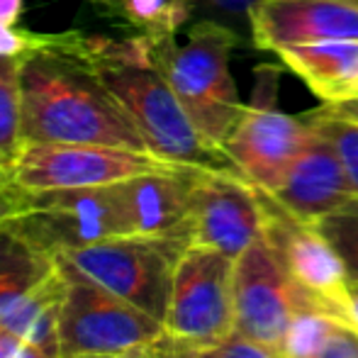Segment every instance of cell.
Segmentation results:
<instances>
[{
	"mask_svg": "<svg viewBox=\"0 0 358 358\" xmlns=\"http://www.w3.org/2000/svg\"><path fill=\"white\" fill-rule=\"evenodd\" d=\"M20 88L22 142L100 144L149 154L137 124L85 59L78 32L44 34L22 57Z\"/></svg>",
	"mask_w": 358,
	"mask_h": 358,
	"instance_id": "cell-1",
	"label": "cell"
},
{
	"mask_svg": "<svg viewBox=\"0 0 358 358\" xmlns=\"http://www.w3.org/2000/svg\"><path fill=\"white\" fill-rule=\"evenodd\" d=\"M78 44L105 88L137 124L149 154L166 164L239 173L224 151L210 146L190 122L144 34L113 39L78 32Z\"/></svg>",
	"mask_w": 358,
	"mask_h": 358,
	"instance_id": "cell-2",
	"label": "cell"
},
{
	"mask_svg": "<svg viewBox=\"0 0 358 358\" xmlns=\"http://www.w3.org/2000/svg\"><path fill=\"white\" fill-rule=\"evenodd\" d=\"M236 42L239 34L234 27L210 17L195 22L183 44L176 37L151 42L156 62L185 115L205 142L220 151L244 110L229 71Z\"/></svg>",
	"mask_w": 358,
	"mask_h": 358,
	"instance_id": "cell-3",
	"label": "cell"
},
{
	"mask_svg": "<svg viewBox=\"0 0 358 358\" xmlns=\"http://www.w3.org/2000/svg\"><path fill=\"white\" fill-rule=\"evenodd\" d=\"M66 283L59 322L62 358H88L139 351L166 336L164 322L122 300L108 287L57 259Z\"/></svg>",
	"mask_w": 358,
	"mask_h": 358,
	"instance_id": "cell-4",
	"label": "cell"
},
{
	"mask_svg": "<svg viewBox=\"0 0 358 358\" xmlns=\"http://www.w3.org/2000/svg\"><path fill=\"white\" fill-rule=\"evenodd\" d=\"M188 246L183 236L122 234L64 251L57 259L73 264L95 283L164 322L176 266Z\"/></svg>",
	"mask_w": 358,
	"mask_h": 358,
	"instance_id": "cell-5",
	"label": "cell"
},
{
	"mask_svg": "<svg viewBox=\"0 0 358 358\" xmlns=\"http://www.w3.org/2000/svg\"><path fill=\"white\" fill-rule=\"evenodd\" d=\"M10 222L24 239L54 259L78 246L129 234L120 183L24 193L22 208Z\"/></svg>",
	"mask_w": 358,
	"mask_h": 358,
	"instance_id": "cell-6",
	"label": "cell"
},
{
	"mask_svg": "<svg viewBox=\"0 0 358 358\" xmlns=\"http://www.w3.org/2000/svg\"><path fill=\"white\" fill-rule=\"evenodd\" d=\"M166 336L205 349L236 329L234 259L205 246H188L180 256L164 317Z\"/></svg>",
	"mask_w": 358,
	"mask_h": 358,
	"instance_id": "cell-7",
	"label": "cell"
},
{
	"mask_svg": "<svg viewBox=\"0 0 358 358\" xmlns=\"http://www.w3.org/2000/svg\"><path fill=\"white\" fill-rule=\"evenodd\" d=\"M166 166L146 151L100 144L22 142L10 164V178L22 193L98 188Z\"/></svg>",
	"mask_w": 358,
	"mask_h": 358,
	"instance_id": "cell-8",
	"label": "cell"
},
{
	"mask_svg": "<svg viewBox=\"0 0 358 358\" xmlns=\"http://www.w3.org/2000/svg\"><path fill=\"white\" fill-rule=\"evenodd\" d=\"M315 305L287 275L266 236L234 261L236 331L280 351L295 315Z\"/></svg>",
	"mask_w": 358,
	"mask_h": 358,
	"instance_id": "cell-9",
	"label": "cell"
},
{
	"mask_svg": "<svg viewBox=\"0 0 358 358\" xmlns=\"http://www.w3.org/2000/svg\"><path fill=\"white\" fill-rule=\"evenodd\" d=\"M264 227L266 213L256 185L234 171H198L188 210L190 246L222 251L236 261L264 236Z\"/></svg>",
	"mask_w": 358,
	"mask_h": 358,
	"instance_id": "cell-10",
	"label": "cell"
},
{
	"mask_svg": "<svg viewBox=\"0 0 358 358\" xmlns=\"http://www.w3.org/2000/svg\"><path fill=\"white\" fill-rule=\"evenodd\" d=\"M312 134L305 115H287L275 108L271 95L256 90L254 103L244 105L222 151L251 185L275 193Z\"/></svg>",
	"mask_w": 358,
	"mask_h": 358,
	"instance_id": "cell-11",
	"label": "cell"
},
{
	"mask_svg": "<svg viewBox=\"0 0 358 358\" xmlns=\"http://www.w3.org/2000/svg\"><path fill=\"white\" fill-rule=\"evenodd\" d=\"M259 195L266 213L264 236L273 246L275 256L280 259L292 283L317 307L346 320L344 302L349 273H346V266L339 259V254L331 249V244L317 229V224H310V222L287 213L266 190L259 188Z\"/></svg>",
	"mask_w": 358,
	"mask_h": 358,
	"instance_id": "cell-12",
	"label": "cell"
},
{
	"mask_svg": "<svg viewBox=\"0 0 358 358\" xmlns=\"http://www.w3.org/2000/svg\"><path fill=\"white\" fill-rule=\"evenodd\" d=\"M249 34L256 49L358 39V0H259L251 10Z\"/></svg>",
	"mask_w": 358,
	"mask_h": 358,
	"instance_id": "cell-13",
	"label": "cell"
},
{
	"mask_svg": "<svg viewBox=\"0 0 358 358\" xmlns=\"http://www.w3.org/2000/svg\"><path fill=\"white\" fill-rule=\"evenodd\" d=\"M198 171V166L166 164L127 180H120L129 234L188 239L190 193H193Z\"/></svg>",
	"mask_w": 358,
	"mask_h": 358,
	"instance_id": "cell-14",
	"label": "cell"
},
{
	"mask_svg": "<svg viewBox=\"0 0 358 358\" xmlns=\"http://www.w3.org/2000/svg\"><path fill=\"white\" fill-rule=\"evenodd\" d=\"M271 195L287 213L310 222V224H317L322 217L356 198L334 146L317 129L295 159V164L290 166L278 190Z\"/></svg>",
	"mask_w": 358,
	"mask_h": 358,
	"instance_id": "cell-15",
	"label": "cell"
},
{
	"mask_svg": "<svg viewBox=\"0 0 358 358\" xmlns=\"http://www.w3.org/2000/svg\"><path fill=\"white\" fill-rule=\"evenodd\" d=\"M275 54L324 105L358 98V39L285 47Z\"/></svg>",
	"mask_w": 358,
	"mask_h": 358,
	"instance_id": "cell-16",
	"label": "cell"
},
{
	"mask_svg": "<svg viewBox=\"0 0 358 358\" xmlns=\"http://www.w3.org/2000/svg\"><path fill=\"white\" fill-rule=\"evenodd\" d=\"M283 358H358V329L349 320L307 305L292 320Z\"/></svg>",
	"mask_w": 358,
	"mask_h": 358,
	"instance_id": "cell-17",
	"label": "cell"
},
{
	"mask_svg": "<svg viewBox=\"0 0 358 358\" xmlns=\"http://www.w3.org/2000/svg\"><path fill=\"white\" fill-rule=\"evenodd\" d=\"M57 271V259L24 239L13 222L0 224V315L27 297L34 287L47 283Z\"/></svg>",
	"mask_w": 358,
	"mask_h": 358,
	"instance_id": "cell-18",
	"label": "cell"
},
{
	"mask_svg": "<svg viewBox=\"0 0 358 358\" xmlns=\"http://www.w3.org/2000/svg\"><path fill=\"white\" fill-rule=\"evenodd\" d=\"M64 292H66V283L62 271H57L47 283L34 287L27 297H22L17 305L0 315V324L15 331L20 339L47 351L49 356L62 358L59 322H62Z\"/></svg>",
	"mask_w": 358,
	"mask_h": 358,
	"instance_id": "cell-19",
	"label": "cell"
},
{
	"mask_svg": "<svg viewBox=\"0 0 358 358\" xmlns=\"http://www.w3.org/2000/svg\"><path fill=\"white\" fill-rule=\"evenodd\" d=\"M98 5H108L110 13L120 15L151 42L173 39L193 15L185 0H98Z\"/></svg>",
	"mask_w": 358,
	"mask_h": 358,
	"instance_id": "cell-20",
	"label": "cell"
},
{
	"mask_svg": "<svg viewBox=\"0 0 358 358\" xmlns=\"http://www.w3.org/2000/svg\"><path fill=\"white\" fill-rule=\"evenodd\" d=\"M22 57H0V166L10 169L22 146Z\"/></svg>",
	"mask_w": 358,
	"mask_h": 358,
	"instance_id": "cell-21",
	"label": "cell"
},
{
	"mask_svg": "<svg viewBox=\"0 0 358 358\" xmlns=\"http://www.w3.org/2000/svg\"><path fill=\"white\" fill-rule=\"evenodd\" d=\"M305 120L334 146L336 156L341 159V166L349 176L354 195L358 198V122L336 115L329 105H322V108L305 113Z\"/></svg>",
	"mask_w": 358,
	"mask_h": 358,
	"instance_id": "cell-22",
	"label": "cell"
},
{
	"mask_svg": "<svg viewBox=\"0 0 358 358\" xmlns=\"http://www.w3.org/2000/svg\"><path fill=\"white\" fill-rule=\"evenodd\" d=\"M317 229L344 261L346 273L358 280V198H351L339 210L322 217Z\"/></svg>",
	"mask_w": 358,
	"mask_h": 358,
	"instance_id": "cell-23",
	"label": "cell"
},
{
	"mask_svg": "<svg viewBox=\"0 0 358 358\" xmlns=\"http://www.w3.org/2000/svg\"><path fill=\"white\" fill-rule=\"evenodd\" d=\"M203 358H283V354L271 346L261 344V341L251 339V336L241 334V331H231L227 339L217 341L213 346L198 349Z\"/></svg>",
	"mask_w": 358,
	"mask_h": 358,
	"instance_id": "cell-24",
	"label": "cell"
},
{
	"mask_svg": "<svg viewBox=\"0 0 358 358\" xmlns=\"http://www.w3.org/2000/svg\"><path fill=\"white\" fill-rule=\"evenodd\" d=\"M185 3L193 8V13L203 10V13L210 15V20H217V22H241L249 27L251 10L259 0H185Z\"/></svg>",
	"mask_w": 358,
	"mask_h": 358,
	"instance_id": "cell-25",
	"label": "cell"
},
{
	"mask_svg": "<svg viewBox=\"0 0 358 358\" xmlns=\"http://www.w3.org/2000/svg\"><path fill=\"white\" fill-rule=\"evenodd\" d=\"M42 39L44 34H34L27 29H20L17 24L0 22V57H24Z\"/></svg>",
	"mask_w": 358,
	"mask_h": 358,
	"instance_id": "cell-26",
	"label": "cell"
},
{
	"mask_svg": "<svg viewBox=\"0 0 358 358\" xmlns=\"http://www.w3.org/2000/svg\"><path fill=\"white\" fill-rule=\"evenodd\" d=\"M22 200H24V193L13 183L10 171L5 169V166H0V224L20 213Z\"/></svg>",
	"mask_w": 358,
	"mask_h": 358,
	"instance_id": "cell-27",
	"label": "cell"
},
{
	"mask_svg": "<svg viewBox=\"0 0 358 358\" xmlns=\"http://www.w3.org/2000/svg\"><path fill=\"white\" fill-rule=\"evenodd\" d=\"M149 358H203L198 354V349L180 341L171 339V336H161L159 341H154L151 346H146Z\"/></svg>",
	"mask_w": 358,
	"mask_h": 358,
	"instance_id": "cell-28",
	"label": "cell"
},
{
	"mask_svg": "<svg viewBox=\"0 0 358 358\" xmlns=\"http://www.w3.org/2000/svg\"><path fill=\"white\" fill-rule=\"evenodd\" d=\"M344 315L346 320L358 329V280L349 275V285H346V302H344Z\"/></svg>",
	"mask_w": 358,
	"mask_h": 358,
	"instance_id": "cell-29",
	"label": "cell"
},
{
	"mask_svg": "<svg viewBox=\"0 0 358 358\" xmlns=\"http://www.w3.org/2000/svg\"><path fill=\"white\" fill-rule=\"evenodd\" d=\"M24 339H20L15 331H10L8 327L0 324V358H13L17 346L22 344Z\"/></svg>",
	"mask_w": 358,
	"mask_h": 358,
	"instance_id": "cell-30",
	"label": "cell"
},
{
	"mask_svg": "<svg viewBox=\"0 0 358 358\" xmlns=\"http://www.w3.org/2000/svg\"><path fill=\"white\" fill-rule=\"evenodd\" d=\"M24 0H0V22L17 24L20 15H22Z\"/></svg>",
	"mask_w": 358,
	"mask_h": 358,
	"instance_id": "cell-31",
	"label": "cell"
},
{
	"mask_svg": "<svg viewBox=\"0 0 358 358\" xmlns=\"http://www.w3.org/2000/svg\"><path fill=\"white\" fill-rule=\"evenodd\" d=\"M13 358H54V356H49L47 351H42L39 346L29 344V341H22V344L17 346V351H15Z\"/></svg>",
	"mask_w": 358,
	"mask_h": 358,
	"instance_id": "cell-32",
	"label": "cell"
},
{
	"mask_svg": "<svg viewBox=\"0 0 358 358\" xmlns=\"http://www.w3.org/2000/svg\"><path fill=\"white\" fill-rule=\"evenodd\" d=\"M329 108L334 110L336 115H341V117L354 120V122H358V98L346 100V103H341V105H329Z\"/></svg>",
	"mask_w": 358,
	"mask_h": 358,
	"instance_id": "cell-33",
	"label": "cell"
},
{
	"mask_svg": "<svg viewBox=\"0 0 358 358\" xmlns=\"http://www.w3.org/2000/svg\"><path fill=\"white\" fill-rule=\"evenodd\" d=\"M88 358H149L146 349L139 351H127V354H110V356H88Z\"/></svg>",
	"mask_w": 358,
	"mask_h": 358,
	"instance_id": "cell-34",
	"label": "cell"
}]
</instances>
